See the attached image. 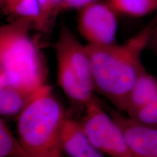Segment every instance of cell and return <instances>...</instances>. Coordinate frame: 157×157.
<instances>
[{
  "mask_svg": "<svg viewBox=\"0 0 157 157\" xmlns=\"http://www.w3.org/2000/svg\"><path fill=\"white\" fill-rule=\"evenodd\" d=\"M153 24L152 20L137 34L121 44L85 45L95 91L103 95L120 112H124L133 87L146 71L141 56L146 49Z\"/></svg>",
  "mask_w": 157,
  "mask_h": 157,
  "instance_id": "1",
  "label": "cell"
},
{
  "mask_svg": "<svg viewBox=\"0 0 157 157\" xmlns=\"http://www.w3.org/2000/svg\"><path fill=\"white\" fill-rule=\"evenodd\" d=\"M34 29L24 19L10 21L0 28V87L12 86L34 94L46 84L48 69Z\"/></svg>",
  "mask_w": 157,
  "mask_h": 157,
  "instance_id": "2",
  "label": "cell"
},
{
  "mask_svg": "<svg viewBox=\"0 0 157 157\" xmlns=\"http://www.w3.org/2000/svg\"><path fill=\"white\" fill-rule=\"evenodd\" d=\"M67 114L46 84L17 117V137L29 157H63L62 133Z\"/></svg>",
  "mask_w": 157,
  "mask_h": 157,
  "instance_id": "3",
  "label": "cell"
},
{
  "mask_svg": "<svg viewBox=\"0 0 157 157\" xmlns=\"http://www.w3.org/2000/svg\"><path fill=\"white\" fill-rule=\"evenodd\" d=\"M78 121L96 148L111 157H132L122 129L94 94Z\"/></svg>",
  "mask_w": 157,
  "mask_h": 157,
  "instance_id": "4",
  "label": "cell"
},
{
  "mask_svg": "<svg viewBox=\"0 0 157 157\" xmlns=\"http://www.w3.org/2000/svg\"><path fill=\"white\" fill-rule=\"evenodd\" d=\"M78 10V31L88 44L117 43V13L109 4L94 2Z\"/></svg>",
  "mask_w": 157,
  "mask_h": 157,
  "instance_id": "5",
  "label": "cell"
},
{
  "mask_svg": "<svg viewBox=\"0 0 157 157\" xmlns=\"http://www.w3.org/2000/svg\"><path fill=\"white\" fill-rule=\"evenodd\" d=\"M122 129L132 157H157V128L144 126L102 103Z\"/></svg>",
  "mask_w": 157,
  "mask_h": 157,
  "instance_id": "6",
  "label": "cell"
},
{
  "mask_svg": "<svg viewBox=\"0 0 157 157\" xmlns=\"http://www.w3.org/2000/svg\"><path fill=\"white\" fill-rule=\"evenodd\" d=\"M55 49L60 50L67 59L82 85L87 91H95L91 64L85 49L64 23L60 25Z\"/></svg>",
  "mask_w": 157,
  "mask_h": 157,
  "instance_id": "7",
  "label": "cell"
},
{
  "mask_svg": "<svg viewBox=\"0 0 157 157\" xmlns=\"http://www.w3.org/2000/svg\"><path fill=\"white\" fill-rule=\"evenodd\" d=\"M62 148L69 157H105L84 134L77 121L67 117L62 133Z\"/></svg>",
  "mask_w": 157,
  "mask_h": 157,
  "instance_id": "8",
  "label": "cell"
},
{
  "mask_svg": "<svg viewBox=\"0 0 157 157\" xmlns=\"http://www.w3.org/2000/svg\"><path fill=\"white\" fill-rule=\"evenodd\" d=\"M58 65V84L68 100L75 105L84 108L94 93L82 85L76 74L71 68L66 56L60 50L55 49Z\"/></svg>",
  "mask_w": 157,
  "mask_h": 157,
  "instance_id": "9",
  "label": "cell"
},
{
  "mask_svg": "<svg viewBox=\"0 0 157 157\" xmlns=\"http://www.w3.org/2000/svg\"><path fill=\"white\" fill-rule=\"evenodd\" d=\"M156 95L157 78L146 71L137 79L129 94L124 113L131 115Z\"/></svg>",
  "mask_w": 157,
  "mask_h": 157,
  "instance_id": "10",
  "label": "cell"
},
{
  "mask_svg": "<svg viewBox=\"0 0 157 157\" xmlns=\"http://www.w3.org/2000/svg\"><path fill=\"white\" fill-rule=\"evenodd\" d=\"M34 94L12 86L0 87L1 115L3 117H18Z\"/></svg>",
  "mask_w": 157,
  "mask_h": 157,
  "instance_id": "11",
  "label": "cell"
},
{
  "mask_svg": "<svg viewBox=\"0 0 157 157\" xmlns=\"http://www.w3.org/2000/svg\"><path fill=\"white\" fill-rule=\"evenodd\" d=\"M2 12L10 21L24 19L30 21L38 31L39 10L37 0H0Z\"/></svg>",
  "mask_w": 157,
  "mask_h": 157,
  "instance_id": "12",
  "label": "cell"
},
{
  "mask_svg": "<svg viewBox=\"0 0 157 157\" xmlns=\"http://www.w3.org/2000/svg\"><path fill=\"white\" fill-rule=\"evenodd\" d=\"M117 14L140 17L157 10V0H107Z\"/></svg>",
  "mask_w": 157,
  "mask_h": 157,
  "instance_id": "13",
  "label": "cell"
},
{
  "mask_svg": "<svg viewBox=\"0 0 157 157\" xmlns=\"http://www.w3.org/2000/svg\"><path fill=\"white\" fill-rule=\"evenodd\" d=\"M0 157H29L5 119H0Z\"/></svg>",
  "mask_w": 157,
  "mask_h": 157,
  "instance_id": "14",
  "label": "cell"
},
{
  "mask_svg": "<svg viewBox=\"0 0 157 157\" xmlns=\"http://www.w3.org/2000/svg\"><path fill=\"white\" fill-rule=\"evenodd\" d=\"M62 0H37L39 10L38 31L48 33L51 30L57 17Z\"/></svg>",
  "mask_w": 157,
  "mask_h": 157,
  "instance_id": "15",
  "label": "cell"
},
{
  "mask_svg": "<svg viewBox=\"0 0 157 157\" xmlns=\"http://www.w3.org/2000/svg\"><path fill=\"white\" fill-rule=\"evenodd\" d=\"M127 117L144 126L157 128V95Z\"/></svg>",
  "mask_w": 157,
  "mask_h": 157,
  "instance_id": "16",
  "label": "cell"
},
{
  "mask_svg": "<svg viewBox=\"0 0 157 157\" xmlns=\"http://www.w3.org/2000/svg\"><path fill=\"white\" fill-rule=\"evenodd\" d=\"M98 0H62L59 9V14L71 10H79L88 4Z\"/></svg>",
  "mask_w": 157,
  "mask_h": 157,
  "instance_id": "17",
  "label": "cell"
},
{
  "mask_svg": "<svg viewBox=\"0 0 157 157\" xmlns=\"http://www.w3.org/2000/svg\"><path fill=\"white\" fill-rule=\"evenodd\" d=\"M154 24L149 36L146 49L149 50L157 58V14L154 19Z\"/></svg>",
  "mask_w": 157,
  "mask_h": 157,
  "instance_id": "18",
  "label": "cell"
}]
</instances>
